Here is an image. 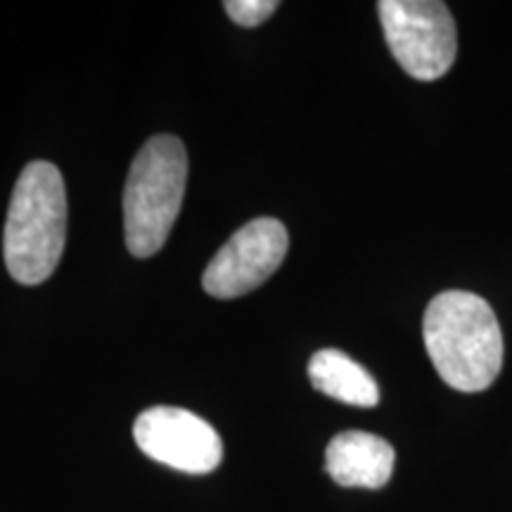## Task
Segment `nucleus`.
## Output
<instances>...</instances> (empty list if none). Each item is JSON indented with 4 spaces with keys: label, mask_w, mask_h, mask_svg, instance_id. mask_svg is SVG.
I'll return each instance as SVG.
<instances>
[{
    "label": "nucleus",
    "mask_w": 512,
    "mask_h": 512,
    "mask_svg": "<svg viewBox=\"0 0 512 512\" xmlns=\"http://www.w3.org/2000/svg\"><path fill=\"white\" fill-rule=\"evenodd\" d=\"M422 337L434 370L456 392H484L501 373L503 332L494 309L479 294H437L422 318Z\"/></svg>",
    "instance_id": "obj_1"
},
{
    "label": "nucleus",
    "mask_w": 512,
    "mask_h": 512,
    "mask_svg": "<svg viewBox=\"0 0 512 512\" xmlns=\"http://www.w3.org/2000/svg\"><path fill=\"white\" fill-rule=\"evenodd\" d=\"M67 242V190L60 169L31 162L17 178L3 235L5 266L22 285H41L55 273Z\"/></svg>",
    "instance_id": "obj_2"
},
{
    "label": "nucleus",
    "mask_w": 512,
    "mask_h": 512,
    "mask_svg": "<svg viewBox=\"0 0 512 512\" xmlns=\"http://www.w3.org/2000/svg\"><path fill=\"white\" fill-rule=\"evenodd\" d=\"M188 152L176 136H155L140 147L124 188V235L138 259L164 247L183 207Z\"/></svg>",
    "instance_id": "obj_3"
},
{
    "label": "nucleus",
    "mask_w": 512,
    "mask_h": 512,
    "mask_svg": "<svg viewBox=\"0 0 512 512\" xmlns=\"http://www.w3.org/2000/svg\"><path fill=\"white\" fill-rule=\"evenodd\" d=\"M387 46L403 72L418 81H437L458 55L456 22L441 0H380Z\"/></svg>",
    "instance_id": "obj_4"
},
{
    "label": "nucleus",
    "mask_w": 512,
    "mask_h": 512,
    "mask_svg": "<svg viewBox=\"0 0 512 512\" xmlns=\"http://www.w3.org/2000/svg\"><path fill=\"white\" fill-rule=\"evenodd\" d=\"M290 235L278 219L261 216L233 233L204 268L202 287L216 299L245 297L285 261Z\"/></svg>",
    "instance_id": "obj_5"
},
{
    "label": "nucleus",
    "mask_w": 512,
    "mask_h": 512,
    "mask_svg": "<svg viewBox=\"0 0 512 512\" xmlns=\"http://www.w3.org/2000/svg\"><path fill=\"white\" fill-rule=\"evenodd\" d=\"M133 439L147 458L185 475H209L223 460L219 432L185 408H147L133 422Z\"/></svg>",
    "instance_id": "obj_6"
},
{
    "label": "nucleus",
    "mask_w": 512,
    "mask_h": 512,
    "mask_svg": "<svg viewBox=\"0 0 512 512\" xmlns=\"http://www.w3.org/2000/svg\"><path fill=\"white\" fill-rule=\"evenodd\" d=\"M394 463V446L377 434L361 430L337 434L325 451V470L347 489H382L394 475Z\"/></svg>",
    "instance_id": "obj_7"
},
{
    "label": "nucleus",
    "mask_w": 512,
    "mask_h": 512,
    "mask_svg": "<svg viewBox=\"0 0 512 512\" xmlns=\"http://www.w3.org/2000/svg\"><path fill=\"white\" fill-rule=\"evenodd\" d=\"M309 380L320 394L356 408H375L380 387L361 363L339 349H320L309 361Z\"/></svg>",
    "instance_id": "obj_8"
},
{
    "label": "nucleus",
    "mask_w": 512,
    "mask_h": 512,
    "mask_svg": "<svg viewBox=\"0 0 512 512\" xmlns=\"http://www.w3.org/2000/svg\"><path fill=\"white\" fill-rule=\"evenodd\" d=\"M223 10L240 27H259L278 10L275 0H226Z\"/></svg>",
    "instance_id": "obj_9"
}]
</instances>
